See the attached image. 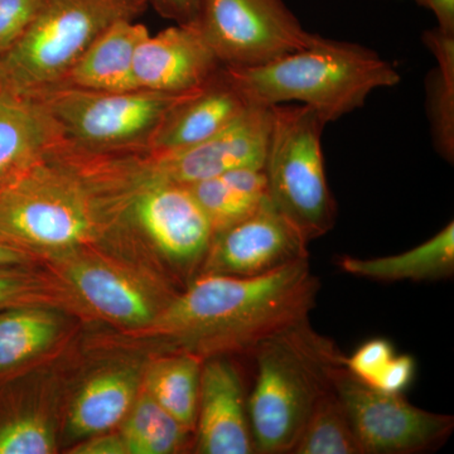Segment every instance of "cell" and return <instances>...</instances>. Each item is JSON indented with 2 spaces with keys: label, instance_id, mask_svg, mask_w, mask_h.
Listing matches in <instances>:
<instances>
[{
  "label": "cell",
  "instance_id": "cell-32",
  "mask_svg": "<svg viewBox=\"0 0 454 454\" xmlns=\"http://www.w3.org/2000/svg\"><path fill=\"white\" fill-rule=\"evenodd\" d=\"M423 7L430 9L438 20V29L454 37V0H417Z\"/></svg>",
  "mask_w": 454,
  "mask_h": 454
},
{
  "label": "cell",
  "instance_id": "cell-24",
  "mask_svg": "<svg viewBox=\"0 0 454 454\" xmlns=\"http://www.w3.org/2000/svg\"><path fill=\"white\" fill-rule=\"evenodd\" d=\"M294 454H363L354 427L336 390L325 394L301 430Z\"/></svg>",
  "mask_w": 454,
  "mask_h": 454
},
{
  "label": "cell",
  "instance_id": "cell-20",
  "mask_svg": "<svg viewBox=\"0 0 454 454\" xmlns=\"http://www.w3.org/2000/svg\"><path fill=\"white\" fill-rule=\"evenodd\" d=\"M136 395V380L130 373L109 372L86 382L74 400L70 429L77 437L101 434L121 423Z\"/></svg>",
  "mask_w": 454,
  "mask_h": 454
},
{
  "label": "cell",
  "instance_id": "cell-29",
  "mask_svg": "<svg viewBox=\"0 0 454 454\" xmlns=\"http://www.w3.org/2000/svg\"><path fill=\"white\" fill-rule=\"evenodd\" d=\"M414 373V358L409 355H395L373 389L389 394H402L413 381Z\"/></svg>",
  "mask_w": 454,
  "mask_h": 454
},
{
  "label": "cell",
  "instance_id": "cell-14",
  "mask_svg": "<svg viewBox=\"0 0 454 454\" xmlns=\"http://www.w3.org/2000/svg\"><path fill=\"white\" fill-rule=\"evenodd\" d=\"M250 106L223 66L210 82L188 92L170 109L146 153H175L200 145L231 124Z\"/></svg>",
  "mask_w": 454,
  "mask_h": 454
},
{
  "label": "cell",
  "instance_id": "cell-21",
  "mask_svg": "<svg viewBox=\"0 0 454 454\" xmlns=\"http://www.w3.org/2000/svg\"><path fill=\"white\" fill-rule=\"evenodd\" d=\"M201 372V358L178 352L155 363L146 376V393L191 432L196 427Z\"/></svg>",
  "mask_w": 454,
  "mask_h": 454
},
{
  "label": "cell",
  "instance_id": "cell-10",
  "mask_svg": "<svg viewBox=\"0 0 454 454\" xmlns=\"http://www.w3.org/2000/svg\"><path fill=\"white\" fill-rule=\"evenodd\" d=\"M309 244L268 201L252 216L215 232L202 274L262 276L309 259Z\"/></svg>",
  "mask_w": 454,
  "mask_h": 454
},
{
  "label": "cell",
  "instance_id": "cell-27",
  "mask_svg": "<svg viewBox=\"0 0 454 454\" xmlns=\"http://www.w3.org/2000/svg\"><path fill=\"white\" fill-rule=\"evenodd\" d=\"M395 356L393 345L385 339H373L361 345L349 357L346 369L351 375L370 387H375L382 373Z\"/></svg>",
  "mask_w": 454,
  "mask_h": 454
},
{
  "label": "cell",
  "instance_id": "cell-1",
  "mask_svg": "<svg viewBox=\"0 0 454 454\" xmlns=\"http://www.w3.org/2000/svg\"><path fill=\"white\" fill-rule=\"evenodd\" d=\"M319 292L309 258L255 277L202 274L172 298L152 330L201 358L249 354L309 321Z\"/></svg>",
  "mask_w": 454,
  "mask_h": 454
},
{
  "label": "cell",
  "instance_id": "cell-31",
  "mask_svg": "<svg viewBox=\"0 0 454 454\" xmlns=\"http://www.w3.org/2000/svg\"><path fill=\"white\" fill-rule=\"evenodd\" d=\"M74 454H127L121 434L91 435L88 441L74 447Z\"/></svg>",
  "mask_w": 454,
  "mask_h": 454
},
{
  "label": "cell",
  "instance_id": "cell-34",
  "mask_svg": "<svg viewBox=\"0 0 454 454\" xmlns=\"http://www.w3.org/2000/svg\"><path fill=\"white\" fill-rule=\"evenodd\" d=\"M0 89H2V85H0Z\"/></svg>",
  "mask_w": 454,
  "mask_h": 454
},
{
  "label": "cell",
  "instance_id": "cell-18",
  "mask_svg": "<svg viewBox=\"0 0 454 454\" xmlns=\"http://www.w3.org/2000/svg\"><path fill=\"white\" fill-rule=\"evenodd\" d=\"M340 268L351 276L380 282L450 278L454 271V223L408 252L370 259L343 256Z\"/></svg>",
  "mask_w": 454,
  "mask_h": 454
},
{
  "label": "cell",
  "instance_id": "cell-7",
  "mask_svg": "<svg viewBox=\"0 0 454 454\" xmlns=\"http://www.w3.org/2000/svg\"><path fill=\"white\" fill-rule=\"evenodd\" d=\"M187 94L59 86L27 95L37 98L49 114L61 145L88 153L112 154L148 151L167 114Z\"/></svg>",
  "mask_w": 454,
  "mask_h": 454
},
{
  "label": "cell",
  "instance_id": "cell-33",
  "mask_svg": "<svg viewBox=\"0 0 454 454\" xmlns=\"http://www.w3.org/2000/svg\"><path fill=\"white\" fill-rule=\"evenodd\" d=\"M29 260H31V253L0 238V268L27 265Z\"/></svg>",
  "mask_w": 454,
  "mask_h": 454
},
{
  "label": "cell",
  "instance_id": "cell-30",
  "mask_svg": "<svg viewBox=\"0 0 454 454\" xmlns=\"http://www.w3.org/2000/svg\"><path fill=\"white\" fill-rule=\"evenodd\" d=\"M149 3L160 16L175 20L177 25L196 23L201 8V0H149Z\"/></svg>",
  "mask_w": 454,
  "mask_h": 454
},
{
  "label": "cell",
  "instance_id": "cell-26",
  "mask_svg": "<svg viewBox=\"0 0 454 454\" xmlns=\"http://www.w3.org/2000/svg\"><path fill=\"white\" fill-rule=\"evenodd\" d=\"M26 267L0 268V312L18 307L41 306L42 301L52 297L49 284Z\"/></svg>",
  "mask_w": 454,
  "mask_h": 454
},
{
  "label": "cell",
  "instance_id": "cell-15",
  "mask_svg": "<svg viewBox=\"0 0 454 454\" xmlns=\"http://www.w3.org/2000/svg\"><path fill=\"white\" fill-rule=\"evenodd\" d=\"M59 143L37 98L0 89V192L28 172Z\"/></svg>",
  "mask_w": 454,
  "mask_h": 454
},
{
  "label": "cell",
  "instance_id": "cell-12",
  "mask_svg": "<svg viewBox=\"0 0 454 454\" xmlns=\"http://www.w3.org/2000/svg\"><path fill=\"white\" fill-rule=\"evenodd\" d=\"M223 67L196 23L169 27L149 35L134 55L139 89L184 94L210 82Z\"/></svg>",
  "mask_w": 454,
  "mask_h": 454
},
{
  "label": "cell",
  "instance_id": "cell-25",
  "mask_svg": "<svg viewBox=\"0 0 454 454\" xmlns=\"http://www.w3.org/2000/svg\"><path fill=\"white\" fill-rule=\"evenodd\" d=\"M427 43L434 53L438 67L428 83L429 114L439 153L453 158L454 37L435 29L427 33Z\"/></svg>",
  "mask_w": 454,
  "mask_h": 454
},
{
  "label": "cell",
  "instance_id": "cell-9",
  "mask_svg": "<svg viewBox=\"0 0 454 454\" xmlns=\"http://www.w3.org/2000/svg\"><path fill=\"white\" fill-rule=\"evenodd\" d=\"M334 390L360 443L363 454H413L434 450L450 438L453 417L430 413L406 402L402 394L367 387L346 367Z\"/></svg>",
  "mask_w": 454,
  "mask_h": 454
},
{
  "label": "cell",
  "instance_id": "cell-11",
  "mask_svg": "<svg viewBox=\"0 0 454 454\" xmlns=\"http://www.w3.org/2000/svg\"><path fill=\"white\" fill-rule=\"evenodd\" d=\"M273 113L271 106H252L211 138L175 153H146L158 177L182 186L238 168H264Z\"/></svg>",
  "mask_w": 454,
  "mask_h": 454
},
{
  "label": "cell",
  "instance_id": "cell-22",
  "mask_svg": "<svg viewBox=\"0 0 454 454\" xmlns=\"http://www.w3.org/2000/svg\"><path fill=\"white\" fill-rule=\"evenodd\" d=\"M59 324L41 306L0 312V376L17 372L55 340Z\"/></svg>",
  "mask_w": 454,
  "mask_h": 454
},
{
  "label": "cell",
  "instance_id": "cell-5",
  "mask_svg": "<svg viewBox=\"0 0 454 454\" xmlns=\"http://www.w3.org/2000/svg\"><path fill=\"white\" fill-rule=\"evenodd\" d=\"M148 0H43L28 31L0 59V85L22 94L52 88L106 28L134 20Z\"/></svg>",
  "mask_w": 454,
  "mask_h": 454
},
{
  "label": "cell",
  "instance_id": "cell-13",
  "mask_svg": "<svg viewBox=\"0 0 454 454\" xmlns=\"http://www.w3.org/2000/svg\"><path fill=\"white\" fill-rule=\"evenodd\" d=\"M195 430L199 453H255L243 378L225 357H210L202 366Z\"/></svg>",
  "mask_w": 454,
  "mask_h": 454
},
{
  "label": "cell",
  "instance_id": "cell-8",
  "mask_svg": "<svg viewBox=\"0 0 454 454\" xmlns=\"http://www.w3.org/2000/svg\"><path fill=\"white\" fill-rule=\"evenodd\" d=\"M226 67L268 64L318 40L284 0H201L196 22Z\"/></svg>",
  "mask_w": 454,
  "mask_h": 454
},
{
  "label": "cell",
  "instance_id": "cell-17",
  "mask_svg": "<svg viewBox=\"0 0 454 454\" xmlns=\"http://www.w3.org/2000/svg\"><path fill=\"white\" fill-rule=\"evenodd\" d=\"M68 279L92 309L116 324L151 325L158 315L153 301L138 284L101 262H77Z\"/></svg>",
  "mask_w": 454,
  "mask_h": 454
},
{
  "label": "cell",
  "instance_id": "cell-28",
  "mask_svg": "<svg viewBox=\"0 0 454 454\" xmlns=\"http://www.w3.org/2000/svg\"><path fill=\"white\" fill-rule=\"evenodd\" d=\"M43 0H0V59L28 31Z\"/></svg>",
  "mask_w": 454,
  "mask_h": 454
},
{
  "label": "cell",
  "instance_id": "cell-4",
  "mask_svg": "<svg viewBox=\"0 0 454 454\" xmlns=\"http://www.w3.org/2000/svg\"><path fill=\"white\" fill-rule=\"evenodd\" d=\"M106 231L97 188L62 146L0 192V238L26 252H71Z\"/></svg>",
  "mask_w": 454,
  "mask_h": 454
},
{
  "label": "cell",
  "instance_id": "cell-23",
  "mask_svg": "<svg viewBox=\"0 0 454 454\" xmlns=\"http://www.w3.org/2000/svg\"><path fill=\"white\" fill-rule=\"evenodd\" d=\"M190 433L146 393L131 409L121 435L127 454H169L184 447Z\"/></svg>",
  "mask_w": 454,
  "mask_h": 454
},
{
  "label": "cell",
  "instance_id": "cell-2",
  "mask_svg": "<svg viewBox=\"0 0 454 454\" xmlns=\"http://www.w3.org/2000/svg\"><path fill=\"white\" fill-rule=\"evenodd\" d=\"M223 70L250 106L297 101L325 122L357 110L378 89L400 82V74L375 51L360 44L318 40L268 64Z\"/></svg>",
  "mask_w": 454,
  "mask_h": 454
},
{
  "label": "cell",
  "instance_id": "cell-35",
  "mask_svg": "<svg viewBox=\"0 0 454 454\" xmlns=\"http://www.w3.org/2000/svg\"><path fill=\"white\" fill-rule=\"evenodd\" d=\"M148 2H149V0H148Z\"/></svg>",
  "mask_w": 454,
  "mask_h": 454
},
{
  "label": "cell",
  "instance_id": "cell-19",
  "mask_svg": "<svg viewBox=\"0 0 454 454\" xmlns=\"http://www.w3.org/2000/svg\"><path fill=\"white\" fill-rule=\"evenodd\" d=\"M221 231L255 214L269 201L264 168H238L187 186Z\"/></svg>",
  "mask_w": 454,
  "mask_h": 454
},
{
  "label": "cell",
  "instance_id": "cell-6",
  "mask_svg": "<svg viewBox=\"0 0 454 454\" xmlns=\"http://www.w3.org/2000/svg\"><path fill=\"white\" fill-rule=\"evenodd\" d=\"M271 113L264 162L269 201L310 243L333 229L337 215L322 152L327 122L301 104L271 106Z\"/></svg>",
  "mask_w": 454,
  "mask_h": 454
},
{
  "label": "cell",
  "instance_id": "cell-16",
  "mask_svg": "<svg viewBox=\"0 0 454 454\" xmlns=\"http://www.w3.org/2000/svg\"><path fill=\"white\" fill-rule=\"evenodd\" d=\"M148 35V28L134 23V20L113 23L52 88L62 86L107 92L139 90L134 79V55Z\"/></svg>",
  "mask_w": 454,
  "mask_h": 454
},
{
  "label": "cell",
  "instance_id": "cell-3",
  "mask_svg": "<svg viewBox=\"0 0 454 454\" xmlns=\"http://www.w3.org/2000/svg\"><path fill=\"white\" fill-rule=\"evenodd\" d=\"M253 356L247 414L255 453H292L317 403L334 390L346 356L309 321L265 340Z\"/></svg>",
  "mask_w": 454,
  "mask_h": 454
}]
</instances>
